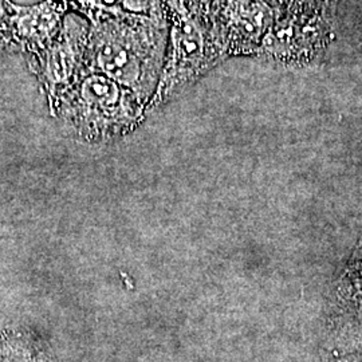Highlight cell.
Instances as JSON below:
<instances>
[{
  "label": "cell",
  "mask_w": 362,
  "mask_h": 362,
  "mask_svg": "<svg viewBox=\"0 0 362 362\" xmlns=\"http://www.w3.org/2000/svg\"><path fill=\"white\" fill-rule=\"evenodd\" d=\"M168 43L151 109L169 103L223 58L226 52L215 27L185 3L164 0Z\"/></svg>",
  "instance_id": "obj_2"
},
{
  "label": "cell",
  "mask_w": 362,
  "mask_h": 362,
  "mask_svg": "<svg viewBox=\"0 0 362 362\" xmlns=\"http://www.w3.org/2000/svg\"><path fill=\"white\" fill-rule=\"evenodd\" d=\"M10 27L27 52L35 55L49 47L59 35L69 6L65 0H43L35 6L19 7L8 1Z\"/></svg>",
  "instance_id": "obj_6"
},
{
  "label": "cell",
  "mask_w": 362,
  "mask_h": 362,
  "mask_svg": "<svg viewBox=\"0 0 362 362\" xmlns=\"http://www.w3.org/2000/svg\"><path fill=\"white\" fill-rule=\"evenodd\" d=\"M134 93L105 76L85 71L59 106L58 115L83 139H110L132 129L143 116Z\"/></svg>",
  "instance_id": "obj_3"
},
{
  "label": "cell",
  "mask_w": 362,
  "mask_h": 362,
  "mask_svg": "<svg viewBox=\"0 0 362 362\" xmlns=\"http://www.w3.org/2000/svg\"><path fill=\"white\" fill-rule=\"evenodd\" d=\"M224 0H185V3L194 10V13H199L203 19H206L208 23L212 25L214 15L219 8L220 4ZM214 26V25H212Z\"/></svg>",
  "instance_id": "obj_8"
},
{
  "label": "cell",
  "mask_w": 362,
  "mask_h": 362,
  "mask_svg": "<svg viewBox=\"0 0 362 362\" xmlns=\"http://www.w3.org/2000/svg\"><path fill=\"white\" fill-rule=\"evenodd\" d=\"M89 27L76 15L67 13L57 39L43 52L31 55V70L40 81L52 112H58L67 94L86 71Z\"/></svg>",
  "instance_id": "obj_4"
},
{
  "label": "cell",
  "mask_w": 362,
  "mask_h": 362,
  "mask_svg": "<svg viewBox=\"0 0 362 362\" xmlns=\"http://www.w3.org/2000/svg\"><path fill=\"white\" fill-rule=\"evenodd\" d=\"M167 43V27L152 21L107 19L89 27L86 70L115 81L149 104L164 66Z\"/></svg>",
  "instance_id": "obj_1"
},
{
  "label": "cell",
  "mask_w": 362,
  "mask_h": 362,
  "mask_svg": "<svg viewBox=\"0 0 362 362\" xmlns=\"http://www.w3.org/2000/svg\"><path fill=\"white\" fill-rule=\"evenodd\" d=\"M125 18H139L152 21L167 27L164 0H118Z\"/></svg>",
  "instance_id": "obj_7"
},
{
  "label": "cell",
  "mask_w": 362,
  "mask_h": 362,
  "mask_svg": "<svg viewBox=\"0 0 362 362\" xmlns=\"http://www.w3.org/2000/svg\"><path fill=\"white\" fill-rule=\"evenodd\" d=\"M212 25L226 57L254 54L272 26V11L264 0H224Z\"/></svg>",
  "instance_id": "obj_5"
}]
</instances>
